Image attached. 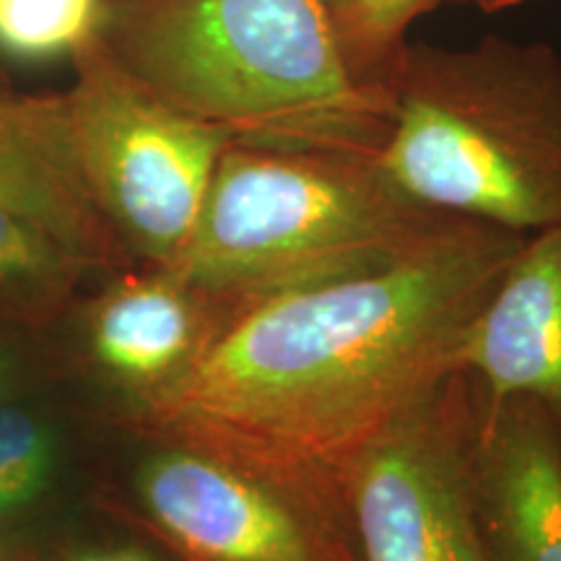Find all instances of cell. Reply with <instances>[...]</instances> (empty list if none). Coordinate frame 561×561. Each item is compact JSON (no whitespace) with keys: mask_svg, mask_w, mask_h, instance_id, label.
Here are the masks:
<instances>
[{"mask_svg":"<svg viewBox=\"0 0 561 561\" xmlns=\"http://www.w3.org/2000/svg\"><path fill=\"white\" fill-rule=\"evenodd\" d=\"M523 242L450 216L380 263L252 301L159 409L125 424L227 453L348 525V471L458 369L462 335Z\"/></svg>","mask_w":561,"mask_h":561,"instance_id":"6da1fadb","label":"cell"},{"mask_svg":"<svg viewBox=\"0 0 561 561\" xmlns=\"http://www.w3.org/2000/svg\"><path fill=\"white\" fill-rule=\"evenodd\" d=\"M100 37L174 107L234 140L375 153L390 96L351 70L328 0H107Z\"/></svg>","mask_w":561,"mask_h":561,"instance_id":"7a4b0ae2","label":"cell"},{"mask_svg":"<svg viewBox=\"0 0 561 561\" xmlns=\"http://www.w3.org/2000/svg\"><path fill=\"white\" fill-rule=\"evenodd\" d=\"M375 161L396 191L515 234L561 224V55L486 37L405 47Z\"/></svg>","mask_w":561,"mask_h":561,"instance_id":"3957f363","label":"cell"},{"mask_svg":"<svg viewBox=\"0 0 561 561\" xmlns=\"http://www.w3.org/2000/svg\"><path fill=\"white\" fill-rule=\"evenodd\" d=\"M445 219L396 191L375 153L231 140L172 268L234 314L380 263Z\"/></svg>","mask_w":561,"mask_h":561,"instance_id":"277c9868","label":"cell"},{"mask_svg":"<svg viewBox=\"0 0 561 561\" xmlns=\"http://www.w3.org/2000/svg\"><path fill=\"white\" fill-rule=\"evenodd\" d=\"M70 60L68 123L91 201L133 263L172 268L234 138L146 87L100 34Z\"/></svg>","mask_w":561,"mask_h":561,"instance_id":"5b68a950","label":"cell"},{"mask_svg":"<svg viewBox=\"0 0 561 561\" xmlns=\"http://www.w3.org/2000/svg\"><path fill=\"white\" fill-rule=\"evenodd\" d=\"M149 445L128 476V510L178 561H359L348 525L214 447L133 430Z\"/></svg>","mask_w":561,"mask_h":561,"instance_id":"8992f818","label":"cell"},{"mask_svg":"<svg viewBox=\"0 0 561 561\" xmlns=\"http://www.w3.org/2000/svg\"><path fill=\"white\" fill-rule=\"evenodd\" d=\"M471 432L473 388L455 369L364 450L343 483L359 561H486Z\"/></svg>","mask_w":561,"mask_h":561,"instance_id":"52a82bcc","label":"cell"},{"mask_svg":"<svg viewBox=\"0 0 561 561\" xmlns=\"http://www.w3.org/2000/svg\"><path fill=\"white\" fill-rule=\"evenodd\" d=\"M112 276L83 310V354L133 421L191 377L229 312L174 268L128 265Z\"/></svg>","mask_w":561,"mask_h":561,"instance_id":"ba28073f","label":"cell"},{"mask_svg":"<svg viewBox=\"0 0 561 561\" xmlns=\"http://www.w3.org/2000/svg\"><path fill=\"white\" fill-rule=\"evenodd\" d=\"M471 494L486 561H561V432L541 405L473 390Z\"/></svg>","mask_w":561,"mask_h":561,"instance_id":"9c48e42d","label":"cell"},{"mask_svg":"<svg viewBox=\"0 0 561 561\" xmlns=\"http://www.w3.org/2000/svg\"><path fill=\"white\" fill-rule=\"evenodd\" d=\"M486 401L525 398L561 432V224L525 237L458 348Z\"/></svg>","mask_w":561,"mask_h":561,"instance_id":"30bf717a","label":"cell"},{"mask_svg":"<svg viewBox=\"0 0 561 561\" xmlns=\"http://www.w3.org/2000/svg\"><path fill=\"white\" fill-rule=\"evenodd\" d=\"M0 208L62 244L91 271L136 265L83 182L66 94L0 91Z\"/></svg>","mask_w":561,"mask_h":561,"instance_id":"8fae6325","label":"cell"},{"mask_svg":"<svg viewBox=\"0 0 561 561\" xmlns=\"http://www.w3.org/2000/svg\"><path fill=\"white\" fill-rule=\"evenodd\" d=\"M62 450L66 442L58 421L45 411L19 401L0 409V551H9L5 536L53 494Z\"/></svg>","mask_w":561,"mask_h":561,"instance_id":"7c38bea8","label":"cell"},{"mask_svg":"<svg viewBox=\"0 0 561 561\" xmlns=\"http://www.w3.org/2000/svg\"><path fill=\"white\" fill-rule=\"evenodd\" d=\"M442 0H328L339 42L364 87L390 96L413 21Z\"/></svg>","mask_w":561,"mask_h":561,"instance_id":"4fadbf2b","label":"cell"},{"mask_svg":"<svg viewBox=\"0 0 561 561\" xmlns=\"http://www.w3.org/2000/svg\"><path fill=\"white\" fill-rule=\"evenodd\" d=\"M89 271L73 252L0 208V301L53 307Z\"/></svg>","mask_w":561,"mask_h":561,"instance_id":"5bb4252c","label":"cell"},{"mask_svg":"<svg viewBox=\"0 0 561 561\" xmlns=\"http://www.w3.org/2000/svg\"><path fill=\"white\" fill-rule=\"evenodd\" d=\"M107 0H0V53L21 60L73 55L102 32Z\"/></svg>","mask_w":561,"mask_h":561,"instance_id":"9a60e30c","label":"cell"},{"mask_svg":"<svg viewBox=\"0 0 561 561\" xmlns=\"http://www.w3.org/2000/svg\"><path fill=\"white\" fill-rule=\"evenodd\" d=\"M50 561H178L164 549L136 541V538H102V541L76 543L55 553Z\"/></svg>","mask_w":561,"mask_h":561,"instance_id":"2e32d148","label":"cell"},{"mask_svg":"<svg viewBox=\"0 0 561 561\" xmlns=\"http://www.w3.org/2000/svg\"><path fill=\"white\" fill-rule=\"evenodd\" d=\"M21 382V354L13 343L0 335V409L5 403L16 401V390Z\"/></svg>","mask_w":561,"mask_h":561,"instance_id":"e0dca14e","label":"cell"},{"mask_svg":"<svg viewBox=\"0 0 561 561\" xmlns=\"http://www.w3.org/2000/svg\"><path fill=\"white\" fill-rule=\"evenodd\" d=\"M445 3L476 5V9H481V11H500V9H507V5L523 3V0H442V5H445Z\"/></svg>","mask_w":561,"mask_h":561,"instance_id":"ac0fdd59","label":"cell"},{"mask_svg":"<svg viewBox=\"0 0 561 561\" xmlns=\"http://www.w3.org/2000/svg\"><path fill=\"white\" fill-rule=\"evenodd\" d=\"M5 89H11L9 87V76H5L3 68H0V91H5Z\"/></svg>","mask_w":561,"mask_h":561,"instance_id":"d6986e66","label":"cell"},{"mask_svg":"<svg viewBox=\"0 0 561 561\" xmlns=\"http://www.w3.org/2000/svg\"><path fill=\"white\" fill-rule=\"evenodd\" d=\"M0 561H19V559L13 557V553H9V551H0Z\"/></svg>","mask_w":561,"mask_h":561,"instance_id":"ffe728a7","label":"cell"}]
</instances>
